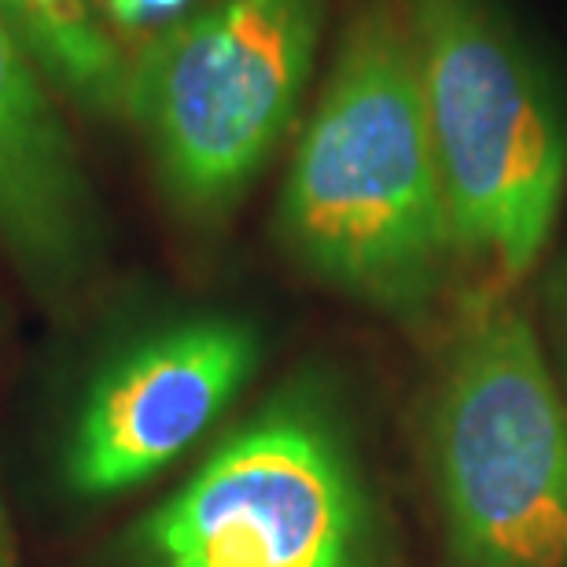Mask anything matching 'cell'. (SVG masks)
Wrapping results in <instances>:
<instances>
[{
	"label": "cell",
	"mask_w": 567,
	"mask_h": 567,
	"mask_svg": "<svg viewBox=\"0 0 567 567\" xmlns=\"http://www.w3.org/2000/svg\"><path fill=\"white\" fill-rule=\"evenodd\" d=\"M277 240L306 274L383 310L421 306L457 251L399 0H365L295 144Z\"/></svg>",
	"instance_id": "obj_1"
},
{
	"label": "cell",
	"mask_w": 567,
	"mask_h": 567,
	"mask_svg": "<svg viewBox=\"0 0 567 567\" xmlns=\"http://www.w3.org/2000/svg\"><path fill=\"white\" fill-rule=\"evenodd\" d=\"M457 251L524 277L567 185L557 89L497 0H399Z\"/></svg>",
	"instance_id": "obj_2"
},
{
	"label": "cell",
	"mask_w": 567,
	"mask_h": 567,
	"mask_svg": "<svg viewBox=\"0 0 567 567\" xmlns=\"http://www.w3.org/2000/svg\"><path fill=\"white\" fill-rule=\"evenodd\" d=\"M324 16L328 0H214L130 63L126 118L185 218H225L274 158L310 85Z\"/></svg>",
	"instance_id": "obj_3"
},
{
	"label": "cell",
	"mask_w": 567,
	"mask_h": 567,
	"mask_svg": "<svg viewBox=\"0 0 567 567\" xmlns=\"http://www.w3.org/2000/svg\"><path fill=\"white\" fill-rule=\"evenodd\" d=\"M431 446L464 567H567V405L516 310L464 328L439 388Z\"/></svg>",
	"instance_id": "obj_4"
},
{
	"label": "cell",
	"mask_w": 567,
	"mask_h": 567,
	"mask_svg": "<svg viewBox=\"0 0 567 567\" xmlns=\"http://www.w3.org/2000/svg\"><path fill=\"white\" fill-rule=\"evenodd\" d=\"M141 567H369V513L310 402L269 405L147 519Z\"/></svg>",
	"instance_id": "obj_5"
},
{
	"label": "cell",
	"mask_w": 567,
	"mask_h": 567,
	"mask_svg": "<svg viewBox=\"0 0 567 567\" xmlns=\"http://www.w3.org/2000/svg\"><path fill=\"white\" fill-rule=\"evenodd\" d=\"M258 361L233 317H196L141 339L100 372L66 442V483L85 497L141 486L203 439Z\"/></svg>",
	"instance_id": "obj_6"
},
{
	"label": "cell",
	"mask_w": 567,
	"mask_h": 567,
	"mask_svg": "<svg viewBox=\"0 0 567 567\" xmlns=\"http://www.w3.org/2000/svg\"><path fill=\"white\" fill-rule=\"evenodd\" d=\"M55 89L0 16V247L52 310L85 291L100 262V210Z\"/></svg>",
	"instance_id": "obj_7"
},
{
	"label": "cell",
	"mask_w": 567,
	"mask_h": 567,
	"mask_svg": "<svg viewBox=\"0 0 567 567\" xmlns=\"http://www.w3.org/2000/svg\"><path fill=\"white\" fill-rule=\"evenodd\" d=\"M0 16L63 100L100 118L126 115L130 60L96 0H0Z\"/></svg>",
	"instance_id": "obj_8"
},
{
	"label": "cell",
	"mask_w": 567,
	"mask_h": 567,
	"mask_svg": "<svg viewBox=\"0 0 567 567\" xmlns=\"http://www.w3.org/2000/svg\"><path fill=\"white\" fill-rule=\"evenodd\" d=\"M188 0H100L104 8V19L115 22L122 30H144V27H158L163 19L177 16Z\"/></svg>",
	"instance_id": "obj_9"
},
{
	"label": "cell",
	"mask_w": 567,
	"mask_h": 567,
	"mask_svg": "<svg viewBox=\"0 0 567 567\" xmlns=\"http://www.w3.org/2000/svg\"><path fill=\"white\" fill-rule=\"evenodd\" d=\"M0 567H22L19 535H16V527H11V516H8L4 497H0Z\"/></svg>",
	"instance_id": "obj_10"
}]
</instances>
